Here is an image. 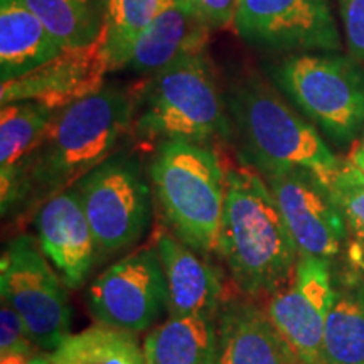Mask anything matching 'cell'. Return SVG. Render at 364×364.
<instances>
[{"instance_id":"6da1fadb","label":"cell","mask_w":364,"mask_h":364,"mask_svg":"<svg viewBox=\"0 0 364 364\" xmlns=\"http://www.w3.org/2000/svg\"><path fill=\"white\" fill-rule=\"evenodd\" d=\"M236 285L273 294L292 279L300 255L270 188L248 167L226 172L220 250Z\"/></svg>"},{"instance_id":"7a4b0ae2","label":"cell","mask_w":364,"mask_h":364,"mask_svg":"<svg viewBox=\"0 0 364 364\" xmlns=\"http://www.w3.org/2000/svg\"><path fill=\"white\" fill-rule=\"evenodd\" d=\"M139 97L120 88L98 93L54 112L26 176L24 196H51L76 182L113 156L134 125Z\"/></svg>"},{"instance_id":"3957f363","label":"cell","mask_w":364,"mask_h":364,"mask_svg":"<svg viewBox=\"0 0 364 364\" xmlns=\"http://www.w3.org/2000/svg\"><path fill=\"white\" fill-rule=\"evenodd\" d=\"M228 110L243 139L248 157L263 174L304 169L327 186L339 171L316 127L304 120L270 85L250 75L233 85Z\"/></svg>"},{"instance_id":"277c9868","label":"cell","mask_w":364,"mask_h":364,"mask_svg":"<svg viewBox=\"0 0 364 364\" xmlns=\"http://www.w3.org/2000/svg\"><path fill=\"white\" fill-rule=\"evenodd\" d=\"M206 54H189L154 73L136 100L135 135L147 142L228 139L231 122Z\"/></svg>"},{"instance_id":"5b68a950","label":"cell","mask_w":364,"mask_h":364,"mask_svg":"<svg viewBox=\"0 0 364 364\" xmlns=\"http://www.w3.org/2000/svg\"><path fill=\"white\" fill-rule=\"evenodd\" d=\"M157 201L176 236L208 255L220 250L226 172L204 144H159L149 169Z\"/></svg>"},{"instance_id":"8992f818","label":"cell","mask_w":364,"mask_h":364,"mask_svg":"<svg viewBox=\"0 0 364 364\" xmlns=\"http://www.w3.org/2000/svg\"><path fill=\"white\" fill-rule=\"evenodd\" d=\"M275 81L331 136L346 142L364 129V66L338 53H299L275 68Z\"/></svg>"},{"instance_id":"52a82bcc","label":"cell","mask_w":364,"mask_h":364,"mask_svg":"<svg viewBox=\"0 0 364 364\" xmlns=\"http://www.w3.org/2000/svg\"><path fill=\"white\" fill-rule=\"evenodd\" d=\"M0 294L19 314L33 343L43 351H54L71 334L66 284L31 236H17L4 250Z\"/></svg>"},{"instance_id":"ba28073f","label":"cell","mask_w":364,"mask_h":364,"mask_svg":"<svg viewBox=\"0 0 364 364\" xmlns=\"http://www.w3.org/2000/svg\"><path fill=\"white\" fill-rule=\"evenodd\" d=\"M98 257L124 252L142 238L150 223V191L139 164L112 156L76 182Z\"/></svg>"},{"instance_id":"9c48e42d","label":"cell","mask_w":364,"mask_h":364,"mask_svg":"<svg viewBox=\"0 0 364 364\" xmlns=\"http://www.w3.org/2000/svg\"><path fill=\"white\" fill-rule=\"evenodd\" d=\"M98 324L132 334L147 331L167 311V287L156 248H139L113 263L86 292Z\"/></svg>"},{"instance_id":"30bf717a","label":"cell","mask_w":364,"mask_h":364,"mask_svg":"<svg viewBox=\"0 0 364 364\" xmlns=\"http://www.w3.org/2000/svg\"><path fill=\"white\" fill-rule=\"evenodd\" d=\"M233 24L258 48L338 53L343 46L327 0H241Z\"/></svg>"},{"instance_id":"8fae6325","label":"cell","mask_w":364,"mask_h":364,"mask_svg":"<svg viewBox=\"0 0 364 364\" xmlns=\"http://www.w3.org/2000/svg\"><path fill=\"white\" fill-rule=\"evenodd\" d=\"M334 297L329 260L316 257H300L289 284L270 295L268 317L300 363H322L326 322Z\"/></svg>"},{"instance_id":"7c38bea8","label":"cell","mask_w":364,"mask_h":364,"mask_svg":"<svg viewBox=\"0 0 364 364\" xmlns=\"http://www.w3.org/2000/svg\"><path fill=\"white\" fill-rule=\"evenodd\" d=\"M265 177L300 257L331 260L339 255L348 223L318 176L292 169Z\"/></svg>"},{"instance_id":"4fadbf2b","label":"cell","mask_w":364,"mask_h":364,"mask_svg":"<svg viewBox=\"0 0 364 364\" xmlns=\"http://www.w3.org/2000/svg\"><path fill=\"white\" fill-rule=\"evenodd\" d=\"M112 71L107 27L93 43L65 49L29 75L0 83V103L33 102L49 110H61L103 90Z\"/></svg>"},{"instance_id":"5bb4252c","label":"cell","mask_w":364,"mask_h":364,"mask_svg":"<svg viewBox=\"0 0 364 364\" xmlns=\"http://www.w3.org/2000/svg\"><path fill=\"white\" fill-rule=\"evenodd\" d=\"M38 243L63 282L78 289L98 258L97 241L75 189L58 193L36 216Z\"/></svg>"},{"instance_id":"9a60e30c","label":"cell","mask_w":364,"mask_h":364,"mask_svg":"<svg viewBox=\"0 0 364 364\" xmlns=\"http://www.w3.org/2000/svg\"><path fill=\"white\" fill-rule=\"evenodd\" d=\"M299 359L267 311L252 302H230L215 318L211 364H295Z\"/></svg>"},{"instance_id":"2e32d148","label":"cell","mask_w":364,"mask_h":364,"mask_svg":"<svg viewBox=\"0 0 364 364\" xmlns=\"http://www.w3.org/2000/svg\"><path fill=\"white\" fill-rule=\"evenodd\" d=\"M156 250L166 279L169 317L216 318L223 287L206 258L169 233L159 236Z\"/></svg>"},{"instance_id":"e0dca14e","label":"cell","mask_w":364,"mask_h":364,"mask_svg":"<svg viewBox=\"0 0 364 364\" xmlns=\"http://www.w3.org/2000/svg\"><path fill=\"white\" fill-rule=\"evenodd\" d=\"M54 112L33 102L4 103L0 108V194L4 215L24 198L27 171Z\"/></svg>"},{"instance_id":"ac0fdd59","label":"cell","mask_w":364,"mask_h":364,"mask_svg":"<svg viewBox=\"0 0 364 364\" xmlns=\"http://www.w3.org/2000/svg\"><path fill=\"white\" fill-rule=\"evenodd\" d=\"M208 39L209 27L171 0L135 41L125 68L135 73H157L177 59L204 53Z\"/></svg>"},{"instance_id":"d6986e66","label":"cell","mask_w":364,"mask_h":364,"mask_svg":"<svg viewBox=\"0 0 364 364\" xmlns=\"http://www.w3.org/2000/svg\"><path fill=\"white\" fill-rule=\"evenodd\" d=\"M65 51L21 0H0V80L29 75Z\"/></svg>"},{"instance_id":"ffe728a7","label":"cell","mask_w":364,"mask_h":364,"mask_svg":"<svg viewBox=\"0 0 364 364\" xmlns=\"http://www.w3.org/2000/svg\"><path fill=\"white\" fill-rule=\"evenodd\" d=\"M145 364H211L215 318L169 317L144 341Z\"/></svg>"},{"instance_id":"44dd1931","label":"cell","mask_w":364,"mask_h":364,"mask_svg":"<svg viewBox=\"0 0 364 364\" xmlns=\"http://www.w3.org/2000/svg\"><path fill=\"white\" fill-rule=\"evenodd\" d=\"M48 358L53 364H145L135 334L103 324L70 334Z\"/></svg>"},{"instance_id":"7402d4cb","label":"cell","mask_w":364,"mask_h":364,"mask_svg":"<svg viewBox=\"0 0 364 364\" xmlns=\"http://www.w3.org/2000/svg\"><path fill=\"white\" fill-rule=\"evenodd\" d=\"M65 49L93 43L105 26V0H21Z\"/></svg>"},{"instance_id":"603a6c76","label":"cell","mask_w":364,"mask_h":364,"mask_svg":"<svg viewBox=\"0 0 364 364\" xmlns=\"http://www.w3.org/2000/svg\"><path fill=\"white\" fill-rule=\"evenodd\" d=\"M321 364H364V290H336Z\"/></svg>"},{"instance_id":"cb8c5ba5","label":"cell","mask_w":364,"mask_h":364,"mask_svg":"<svg viewBox=\"0 0 364 364\" xmlns=\"http://www.w3.org/2000/svg\"><path fill=\"white\" fill-rule=\"evenodd\" d=\"M171 0H105V27L112 70L125 68L135 41Z\"/></svg>"},{"instance_id":"d4e9b609","label":"cell","mask_w":364,"mask_h":364,"mask_svg":"<svg viewBox=\"0 0 364 364\" xmlns=\"http://www.w3.org/2000/svg\"><path fill=\"white\" fill-rule=\"evenodd\" d=\"M348 223V230L364 245V176L348 161L327 184Z\"/></svg>"},{"instance_id":"484cf974","label":"cell","mask_w":364,"mask_h":364,"mask_svg":"<svg viewBox=\"0 0 364 364\" xmlns=\"http://www.w3.org/2000/svg\"><path fill=\"white\" fill-rule=\"evenodd\" d=\"M36 346L19 314L2 300L0 306V358L11 354H36Z\"/></svg>"},{"instance_id":"4316f807","label":"cell","mask_w":364,"mask_h":364,"mask_svg":"<svg viewBox=\"0 0 364 364\" xmlns=\"http://www.w3.org/2000/svg\"><path fill=\"white\" fill-rule=\"evenodd\" d=\"M176 2L211 29V27L233 24L241 0H176Z\"/></svg>"},{"instance_id":"83f0119b","label":"cell","mask_w":364,"mask_h":364,"mask_svg":"<svg viewBox=\"0 0 364 364\" xmlns=\"http://www.w3.org/2000/svg\"><path fill=\"white\" fill-rule=\"evenodd\" d=\"M339 12L349 53L364 66V0H339Z\"/></svg>"},{"instance_id":"f1b7e54d","label":"cell","mask_w":364,"mask_h":364,"mask_svg":"<svg viewBox=\"0 0 364 364\" xmlns=\"http://www.w3.org/2000/svg\"><path fill=\"white\" fill-rule=\"evenodd\" d=\"M0 364H53L48 356H26V354H11V356L0 358Z\"/></svg>"},{"instance_id":"f546056e","label":"cell","mask_w":364,"mask_h":364,"mask_svg":"<svg viewBox=\"0 0 364 364\" xmlns=\"http://www.w3.org/2000/svg\"><path fill=\"white\" fill-rule=\"evenodd\" d=\"M348 162L356 167V169L364 176V139L359 144L354 145V149L351 150V154H349L348 157Z\"/></svg>"},{"instance_id":"4dcf8cb0","label":"cell","mask_w":364,"mask_h":364,"mask_svg":"<svg viewBox=\"0 0 364 364\" xmlns=\"http://www.w3.org/2000/svg\"><path fill=\"white\" fill-rule=\"evenodd\" d=\"M295 364H304V363H300V361H297V363H295Z\"/></svg>"}]
</instances>
